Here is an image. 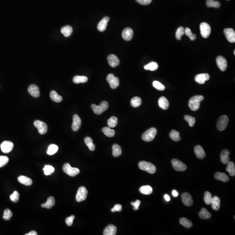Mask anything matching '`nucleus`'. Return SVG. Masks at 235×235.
Here are the masks:
<instances>
[{"label": "nucleus", "mask_w": 235, "mask_h": 235, "mask_svg": "<svg viewBox=\"0 0 235 235\" xmlns=\"http://www.w3.org/2000/svg\"><path fill=\"white\" fill-rule=\"evenodd\" d=\"M234 55H235V50H234Z\"/></svg>", "instance_id": "nucleus-62"}, {"label": "nucleus", "mask_w": 235, "mask_h": 235, "mask_svg": "<svg viewBox=\"0 0 235 235\" xmlns=\"http://www.w3.org/2000/svg\"><path fill=\"white\" fill-rule=\"evenodd\" d=\"M182 201L185 205L187 206H192L193 203V201L190 194L188 193H184L181 195Z\"/></svg>", "instance_id": "nucleus-15"}, {"label": "nucleus", "mask_w": 235, "mask_h": 235, "mask_svg": "<svg viewBox=\"0 0 235 235\" xmlns=\"http://www.w3.org/2000/svg\"><path fill=\"white\" fill-rule=\"evenodd\" d=\"M106 79L112 89H116L119 85V78L115 77L113 74H109L107 77Z\"/></svg>", "instance_id": "nucleus-10"}, {"label": "nucleus", "mask_w": 235, "mask_h": 235, "mask_svg": "<svg viewBox=\"0 0 235 235\" xmlns=\"http://www.w3.org/2000/svg\"><path fill=\"white\" fill-rule=\"evenodd\" d=\"M206 5L209 8L213 7L216 9H218L221 6L220 3L218 1H214V0H207Z\"/></svg>", "instance_id": "nucleus-42"}, {"label": "nucleus", "mask_w": 235, "mask_h": 235, "mask_svg": "<svg viewBox=\"0 0 235 235\" xmlns=\"http://www.w3.org/2000/svg\"><path fill=\"white\" fill-rule=\"evenodd\" d=\"M88 81V78L85 76H75L73 78V81L75 84L86 83Z\"/></svg>", "instance_id": "nucleus-35"}, {"label": "nucleus", "mask_w": 235, "mask_h": 235, "mask_svg": "<svg viewBox=\"0 0 235 235\" xmlns=\"http://www.w3.org/2000/svg\"><path fill=\"white\" fill-rule=\"evenodd\" d=\"M216 61L219 69L223 72L225 71L227 67V63L226 58L222 56H218L216 58Z\"/></svg>", "instance_id": "nucleus-12"}, {"label": "nucleus", "mask_w": 235, "mask_h": 235, "mask_svg": "<svg viewBox=\"0 0 235 235\" xmlns=\"http://www.w3.org/2000/svg\"><path fill=\"white\" fill-rule=\"evenodd\" d=\"M117 228L113 225H110L106 228L103 231L104 235H115L116 234Z\"/></svg>", "instance_id": "nucleus-24"}, {"label": "nucleus", "mask_w": 235, "mask_h": 235, "mask_svg": "<svg viewBox=\"0 0 235 235\" xmlns=\"http://www.w3.org/2000/svg\"><path fill=\"white\" fill-rule=\"evenodd\" d=\"M201 35L204 38H208L211 32L210 25L206 22H203L200 25Z\"/></svg>", "instance_id": "nucleus-8"}, {"label": "nucleus", "mask_w": 235, "mask_h": 235, "mask_svg": "<svg viewBox=\"0 0 235 235\" xmlns=\"http://www.w3.org/2000/svg\"><path fill=\"white\" fill-rule=\"evenodd\" d=\"M212 199V195L211 193L208 191H206L204 195V200L205 203L207 205H210L211 204V200Z\"/></svg>", "instance_id": "nucleus-49"}, {"label": "nucleus", "mask_w": 235, "mask_h": 235, "mask_svg": "<svg viewBox=\"0 0 235 235\" xmlns=\"http://www.w3.org/2000/svg\"><path fill=\"white\" fill-rule=\"evenodd\" d=\"M45 175H48L52 174L55 172V168L52 165H46L43 169Z\"/></svg>", "instance_id": "nucleus-46"}, {"label": "nucleus", "mask_w": 235, "mask_h": 235, "mask_svg": "<svg viewBox=\"0 0 235 235\" xmlns=\"http://www.w3.org/2000/svg\"><path fill=\"white\" fill-rule=\"evenodd\" d=\"M61 32L65 37H68L73 33V29L71 26L66 25L61 28Z\"/></svg>", "instance_id": "nucleus-30"}, {"label": "nucleus", "mask_w": 235, "mask_h": 235, "mask_svg": "<svg viewBox=\"0 0 235 235\" xmlns=\"http://www.w3.org/2000/svg\"><path fill=\"white\" fill-rule=\"evenodd\" d=\"M227 1H229V0H227Z\"/></svg>", "instance_id": "nucleus-63"}, {"label": "nucleus", "mask_w": 235, "mask_h": 235, "mask_svg": "<svg viewBox=\"0 0 235 235\" xmlns=\"http://www.w3.org/2000/svg\"><path fill=\"white\" fill-rule=\"evenodd\" d=\"M139 191L145 195H150L152 193V188L149 185H145L141 187Z\"/></svg>", "instance_id": "nucleus-39"}, {"label": "nucleus", "mask_w": 235, "mask_h": 235, "mask_svg": "<svg viewBox=\"0 0 235 235\" xmlns=\"http://www.w3.org/2000/svg\"><path fill=\"white\" fill-rule=\"evenodd\" d=\"M210 204H211L212 208L213 210L216 211L219 210L220 207V200L219 197L217 196H214L212 199Z\"/></svg>", "instance_id": "nucleus-26"}, {"label": "nucleus", "mask_w": 235, "mask_h": 235, "mask_svg": "<svg viewBox=\"0 0 235 235\" xmlns=\"http://www.w3.org/2000/svg\"><path fill=\"white\" fill-rule=\"evenodd\" d=\"M224 33L228 42L232 43L235 42V32L234 29L232 28H226L224 30Z\"/></svg>", "instance_id": "nucleus-13"}, {"label": "nucleus", "mask_w": 235, "mask_h": 235, "mask_svg": "<svg viewBox=\"0 0 235 235\" xmlns=\"http://www.w3.org/2000/svg\"><path fill=\"white\" fill-rule=\"evenodd\" d=\"M228 117L226 115H223L218 119L217 123V128L219 131L225 129L229 123Z\"/></svg>", "instance_id": "nucleus-7"}, {"label": "nucleus", "mask_w": 235, "mask_h": 235, "mask_svg": "<svg viewBox=\"0 0 235 235\" xmlns=\"http://www.w3.org/2000/svg\"><path fill=\"white\" fill-rule=\"evenodd\" d=\"M88 195V191L85 187L81 186L78 190L76 195V200L78 202L84 201L86 199Z\"/></svg>", "instance_id": "nucleus-9"}, {"label": "nucleus", "mask_w": 235, "mask_h": 235, "mask_svg": "<svg viewBox=\"0 0 235 235\" xmlns=\"http://www.w3.org/2000/svg\"><path fill=\"white\" fill-rule=\"evenodd\" d=\"M37 234L35 231H32L29 232L28 234H26L25 235H37Z\"/></svg>", "instance_id": "nucleus-59"}, {"label": "nucleus", "mask_w": 235, "mask_h": 235, "mask_svg": "<svg viewBox=\"0 0 235 235\" xmlns=\"http://www.w3.org/2000/svg\"><path fill=\"white\" fill-rule=\"evenodd\" d=\"M170 136L171 139L174 141H180L181 140L180 133L175 130H173L170 132Z\"/></svg>", "instance_id": "nucleus-37"}, {"label": "nucleus", "mask_w": 235, "mask_h": 235, "mask_svg": "<svg viewBox=\"0 0 235 235\" xmlns=\"http://www.w3.org/2000/svg\"><path fill=\"white\" fill-rule=\"evenodd\" d=\"M12 213L11 211L9 209H5L4 213L3 218L4 220H9L11 219V218L12 216Z\"/></svg>", "instance_id": "nucleus-52"}, {"label": "nucleus", "mask_w": 235, "mask_h": 235, "mask_svg": "<svg viewBox=\"0 0 235 235\" xmlns=\"http://www.w3.org/2000/svg\"><path fill=\"white\" fill-rule=\"evenodd\" d=\"M137 2L142 5H148L152 1V0H136Z\"/></svg>", "instance_id": "nucleus-57"}, {"label": "nucleus", "mask_w": 235, "mask_h": 235, "mask_svg": "<svg viewBox=\"0 0 235 235\" xmlns=\"http://www.w3.org/2000/svg\"><path fill=\"white\" fill-rule=\"evenodd\" d=\"M184 33L185 35H187V36L190 37V40H191V41H194V40L196 39V34H193L192 33L191 30H190V28H189V27H186V28L185 29Z\"/></svg>", "instance_id": "nucleus-47"}, {"label": "nucleus", "mask_w": 235, "mask_h": 235, "mask_svg": "<svg viewBox=\"0 0 235 235\" xmlns=\"http://www.w3.org/2000/svg\"><path fill=\"white\" fill-rule=\"evenodd\" d=\"M102 132L104 133L106 136L109 137H113L115 135V131L114 130L108 127H105L102 129Z\"/></svg>", "instance_id": "nucleus-38"}, {"label": "nucleus", "mask_w": 235, "mask_h": 235, "mask_svg": "<svg viewBox=\"0 0 235 235\" xmlns=\"http://www.w3.org/2000/svg\"><path fill=\"white\" fill-rule=\"evenodd\" d=\"M229 155H230V152L228 149H225L223 150L220 154V160L221 162L224 164H227L229 161Z\"/></svg>", "instance_id": "nucleus-22"}, {"label": "nucleus", "mask_w": 235, "mask_h": 235, "mask_svg": "<svg viewBox=\"0 0 235 235\" xmlns=\"http://www.w3.org/2000/svg\"><path fill=\"white\" fill-rule=\"evenodd\" d=\"M29 94L34 98H38L40 95V89L39 87L35 85H31L28 88Z\"/></svg>", "instance_id": "nucleus-17"}, {"label": "nucleus", "mask_w": 235, "mask_h": 235, "mask_svg": "<svg viewBox=\"0 0 235 235\" xmlns=\"http://www.w3.org/2000/svg\"><path fill=\"white\" fill-rule=\"evenodd\" d=\"M185 29L183 27H179L176 31L175 33V36L178 40H180L182 39V36H183L184 33Z\"/></svg>", "instance_id": "nucleus-50"}, {"label": "nucleus", "mask_w": 235, "mask_h": 235, "mask_svg": "<svg viewBox=\"0 0 235 235\" xmlns=\"http://www.w3.org/2000/svg\"><path fill=\"white\" fill-rule=\"evenodd\" d=\"M18 181L21 183L27 186L31 185L32 184V181L30 178L24 175L19 176L18 178Z\"/></svg>", "instance_id": "nucleus-29"}, {"label": "nucleus", "mask_w": 235, "mask_h": 235, "mask_svg": "<svg viewBox=\"0 0 235 235\" xmlns=\"http://www.w3.org/2000/svg\"><path fill=\"white\" fill-rule=\"evenodd\" d=\"M75 218V216H71L70 217H68L65 220L66 224L68 226H70L73 225V220Z\"/></svg>", "instance_id": "nucleus-55"}, {"label": "nucleus", "mask_w": 235, "mask_h": 235, "mask_svg": "<svg viewBox=\"0 0 235 235\" xmlns=\"http://www.w3.org/2000/svg\"><path fill=\"white\" fill-rule=\"evenodd\" d=\"M81 124V119L77 114L74 115L73 117V123L72 129L74 132L78 131L80 129Z\"/></svg>", "instance_id": "nucleus-16"}, {"label": "nucleus", "mask_w": 235, "mask_h": 235, "mask_svg": "<svg viewBox=\"0 0 235 235\" xmlns=\"http://www.w3.org/2000/svg\"><path fill=\"white\" fill-rule=\"evenodd\" d=\"M209 79L210 76L207 73L198 74L195 77V81L200 84H204L206 81H208Z\"/></svg>", "instance_id": "nucleus-18"}, {"label": "nucleus", "mask_w": 235, "mask_h": 235, "mask_svg": "<svg viewBox=\"0 0 235 235\" xmlns=\"http://www.w3.org/2000/svg\"><path fill=\"white\" fill-rule=\"evenodd\" d=\"M142 101L140 98L139 97H135L132 99L131 101V104L134 108H137L141 105Z\"/></svg>", "instance_id": "nucleus-40"}, {"label": "nucleus", "mask_w": 235, "mask_h": 235, "mask_svg": "<svg viewBox=\"0 0 235 235\" xmlns=\"http://www.w3.org/2000/svg\"><path fill=\"white\" fill-rule=\"evenodd\" d=\"M133 30L130 27L125 28L122 32V37L126 41H130L133 37Z\"/></svg>", "instance_id": "nucleus-19"}, {"label": "nucleus", "mask_w": 235, "mask_h": 235, "mask_svg": "<svg viewBox=\"0 0 235 235\" xmlns=\"http://www.w3.org/2000/svg\"><path fill=\"white\" fill-rule=\"evenodd\" d=\"M14 147V144L11 142L4 141L1 145V150L5 153H8L12 150Z\"/></svg>", "instance_id": "nucleus-14"}, {"label": "nucleus", "mask_w": 235, "mask_h": 235, "mask_svg": "<svg viewBox=\"0 0 235 235\" xmlns=\"http://www.w3.org/2000/svg\"><path fill=\"white\" fill-rule=\"evenodd\" d=\"M139 167L140 170L145 171L149 173L154 174L156 171V168L153 164L145 161H141L139 163Z\"/></svg>", "instance_id": "nucleus-3"}, {"label": "nucleus", "mask_w": 235, "mask_h": 235, "mask_svg": "<svg viewBox=\"0 0 235 235\" xmlns=\"http://www.w3.org/2000/svg\"><path fill=\"white\" fill-rule=\"evenodd\" d=\"M157 133V130L154 127L150 128L142 134V138L144 141L151 142L154 140Z\"/></svg>", "instance_id": "nucleus-2"}, {"label": "nucleus", "mask_w": 235, "mask_h": 235, "mask_svg": "<svg viewBox=\"0 0 235 235\" xmlns=\"http://www.w3.org/2000/svg\"><path fill=\"white\" fill-rule=\"evenodd\" d=\"M50 97L53 101L56 102H61L63 100V97L57 94L56 91H52L50 93Z\"/></svg>", "instance_id": "nucleus-33"}, {"label": "nucleus", "mask_w": 235, "mask_h": 235, "mask_svg": "<svg viewBox=\"0 0 235 235\" xmlns=\"http://www.w3.org/2000/svg\"><path fill=\"white\" fill-rule=\"evenodd\" d=\"M159 67L158 64L155 62H151L144 66V69L146 70H150L155 71L157 70Z\"/></svg>", "instance_id": "nucleus-43"}, {"label": "nucleus", "mask_w": 235, "mask_h": 235, "mask_svg": "<svg viewBox=\"0 0 235 235\" xmlns=\"http://www.w3.org/2000/svg\"><path fill=\"white\" fill-rule=\"evenodd\" d=\"M172 195L174 197H177V196H178V193L175 190H173L172 192Z\"/></svg>", "instance_id": "nucleus-60"}, {"label": "nucleus", "mask_w": 235, "mask_h": 235, "mask_svg": "<svg viewBox=\"0 0 235 235\" xmlns=\"http://www.w3.org/2000/svg\"><path fill=\"white\" fill-rule=\"evenodd\" d=\"M122 153L121 148L118 144H114L112 146V154L115 157H119Z\"/></svg>", "instance_id": "nucleus-34"}, {"label": "nucleus", "mask_w": 235, "mask_h": 235, "mask_svg": "<svg viewBox=\"0 0 235 235\" xmlns=\"http://www.w3.org/2000/svg\"><path fill=\"white\" fill-rule=\"evenodd\" d=\"M164 198L167 201H170V196L168 195H164Z\"/></svg>", "instance_id": "nucleus-61"}, {"label": "nucleus", "mask_w": 235, "mask_h": 235, "mask_svg": "<svg viewBox=\"0 0 235 235\" xmlns=\"http://www.w3.org/2000/svg\"><path fill=\"white\" fill-rule=\"evenodd\" d=\"M199 216L203 219H208L211 217V214L206 208H202L199 212Z\"/></svg>", "instance_id": "nucleus-31"}, {"label": "nucleus", "mask_w": 235, "mask_h": 235, "mask_svg": "<svg viewBox=\"0 0 235 235\" xmlns=\"http://www.w3.org/2000/svg\"><path fill=\"white\" fill-rule=\"evenodd\" d=\"M172 164L174 169L177 171L183 172L187 169V165L178 159L172 160Z\"/></svg>", "instance_id": "nucleus-6"}, {"label": "nucleus", "mask_w": 235, "mask_h": 235, "mask_svg": "<svg viewBox=\"0 0 235 235\" xmlns=\"http://www.w3.org/2000/svg\"><path fill=\"white\" fill-rule=\"evenodd\" d=\"M141 202L140 200H136L135 202H131V205L134 206L133 209L135 210H137L139 209V207L140 204Z\"/></svg>", "instance_id": "nucleus-56"}, {"label": "nucleus", "mask_w": 235, "mask_h": 235, "mask_svg": "<svg viewBox=\"0 0 235 235\" xmlns=\"http://www.w3.org/2000/svg\"><path fill=\"white\" fill-rule=\"evenodd\" d=\"M63 170L67 174L72 177H75L80 173L79 169L71 167L69 163H65L64 165Z\"/></svg>", "instance_id": "nucleus-5"}, {"label": "nucleus", "mask_w": 235, "mask_h": 235, "mask_svg": "<svg viewBox=\"0 0 235 235\" xmlns=\"http://www.w3.org/2000/svg\"><path fill=\"white\" fill-rule=\"evenodd\" d=\"M55 205V199L53 197L50 196L48 197V199H47V201L45 203L42 204L41 206L42 208H52V207H53Z\"/></svg>", "instance_id": "nucleus-28"}, {"label": "nucleus", "mask_w": 235, "mask_h": 235, "mask_svg": "<svg viewBox=\"0 0 235 235\" xmlns=\"http://www.w3.org/2000/svg\"><path fill=\"white\" fill-rule=\"evenodd\" d=\"M152 85L155 88L159 91H164L165 89V86L161 83L157 81H155L152 83Z\"/></svg>", "instance_id": "nucleus-51"}, {"label": "nucleus", "mask_w": 235, "mask_h": 235, "mask_svg": "<svg viewBox=\"0 0 235 235\" xmlns=\"http://www.w3.org/2000/svg\"><path fill=\"white\" fill-rule=\"evenodd\" d=\"M9 158L6 156H0V168L3 167L9 162Z\"/></svg>", "instance_id": "nucleus-53"}, {"label": "nucleus", "mask_w": 235, "mask_h": 235, "mask_svg": "<svg viewBox=\"0 0 235 235\" xmlns=\"http://www.w3.org/2000/svg\"><path fill=\"white\" fill-rule=\"evenodd\" d=\"M58 150V147L57 145H55V144H52V145H49L47 149V154L49 155H53L55 154Z\"/></svg>", "instance_id": "nucleus-44"}, {"label": "nucleus", "mask_w": 235, "mask_h": 235, "mask_svg": "<svg viewBox=\"0 0 235 235\" xmlns=\"http://www.w3.org/2000/svg\"><path fill=\"white\" fill-rule=\"evenodd\" d=\"M118 119L116 117L112 116L108 120V125L110 128H114L117 125Z\"/></svg>", "instance_id": "nucleus-45"}, {"label": "nucleus", "mask_w": 235, "mask_h": 235, "mask_svg": "<svg viewBox=\"0 0 235 235\" xmlns=\"http://www.w3.org/2000/svg\"><path fill=\"white\" fill-rule=\"evenodd\" d=\"M227 165L226 170L228 172L231 176H234L235 175V166L234 163L232 162L229 161L227 164Z\"/></svg>", "instance_id": "nucleus-32"}, {"label": "nucleus", "mask_w": 235, "mask_h": 235, "mask_svg": "<svg viewBox=\"0 0 235 235\" xmlns=\"http://www.w3.org/2000/svg\"><path fill=\"white\" fill-rule=\"evenodd\" d=\"M184 119L188 122L190 127H193L194 126L195 123V118L189 115H185L184 116Z\"/></svg>", "instance_id": "nucleus-48"}, {"label": "nucleus", "mask_w": 235, "mask_h": 235, "mask_svg": "<svg viewBox=\"0 0 235 235\" xmlns=\"http://www.w3.org/2000/svg\"><path fill=\"white\" fill-rule=\"evenodd\" d=\"M194 152L197 158L201 160L204 159L206 155L203 149L200 145H196L195 147Z\"/></svg>", "instance_id": "nucleus-21"}, {"label": "nucleus", "mask_w": 235, "mask_h": 235, "mask_svg": "<svg viewBox=\"0 0 235 235\" xmlns=\"http://www.w3.org/2000/svg\"><path fill=\"white\" fill-rule=\"evenodd\" d=\"M115 210V212H121L122 210V206L120 204H116L113 208Z\"/></svg>", "instance_id": "nucleus-58"}, {"label": "nucleus", "mask_w": 235, "mask_h": 235, "mask_svg": "<svg viewBox=\"0 0 235 235\" xmlns=\"http://www.w3.org/2000/svg\"><path fill=\"white\" fill-rule=\"evenodd\" d=\"M109 21V18L108 17H105L103 18L98 23V25L97 28L98 31L101 32L105 31L106 29L107 26L108 22Z\"/></svg>", "instance_id": "nucleus-23"}, {"label": "nucleus", "mask_w": 235, "mask_h": 235, "mask_svg": "<svg viewBox=\"0 0 235 235\" xmlns=\"http://www.w3.org/2000/svg\"><path fill=\"white\" fill-rule=\"evenodd\" d=\"M108 61L110 65L112 68L116 67L120 64L119 59L115 55H110L108 57Z\"/></svg>", "instance_id": "nucleus-20"}, {"label": "nucleus", "mask_w": 235, "mask_h": 235, "mask_svg": "<svg viewBox=\"0 0 235 235\" xmlns=\"http://www.w3.org/2000/svg\"><path fill=\"white\" fill-rule=\"evenodd\" d=\"M180 224L186 228H190L193 226V223L189 219L185 218H182L180 220Z\"/></svg>", "instance_id": "nucleus-36"}, {"label": "nucleus", "mask_w": 235, "mask_h": 235, "mask_svg": "<svg viewBox=\"0 0 235 235\" xmlns=\"http://www.w3.org/2000/svg\"><path fill=\"white\" fill-rule=\"evenodd\" d=\"M204 98L202 96H195L190 98L189 101V106L190 109L196 111L199 109L200 102L203 101Z\"/></svg>", "instance_id": "nucleus-1"}, {"label": "nucleus", "mask_w": 235, "mask_h": 235, "mask_svg": "<svg viewBox=\"0 0 235 235\" xmlns=\"http://www.w3.org/2000/svg\"><path fill=\"white\" fill-rule=\"evenodd\" d=\"M109 108V104L107 101H103L101 102L99 106H97L95 104L91 105V108L94 113L97 115H100L106 111Z\"/></svg>", "instance_id": "nucleus-4"}, {"label": "nucleus", "mask_w": 235, "mask_h": 235, "mask_svg": "<svg viewBox=\"0 0 235 235\" xmlns=\"http://www.w3.org/2000/svg\"><path fill=\"white\" fill-rule=\"evenodd\" d=\"M85 142L87 146L88 147L91 151H94L96 149L95 145L93 144V140L90 137H86L85 139Z\"/></svg>", "instance_id": "nucleus-41"}, {"label": "nucleus", "mask_w": 235, "mask_h": 235, "mask_svg": "<svg viewBox=\"0 0 235 235\" xmlns=\"http://www.w3.org/2000/svg\"><path fill=\"white\" fill-rule=\"evenodd\" d=\"M159 106L163 110H166L169 108L170 103L168 99L165 97H161L158 101Z\"/></svg>", "instance_id": "nucleus-25"}, {"label": "nucleus", "mask_w": 235, "mask_h": 235, "mask_svg": "<svg viewBox=\"0 0 235 235\" xmlns=\"http://www.w3.org/2000/svg\"><path fill=\"white\" fill-rule=\"evenodd\" d=\"M215 178L218 180L221 181V182L226 183L229 181V177L225 173L219 172H217L215 175Z\"/></svg>", "instance_id": "nucleus-27"}, {"label": "nucleus", "mask_w": 235, "mask_h": 235, "mask_svg": "<svg viewBox=\"0 0 235 235\" xmlns=\"http://www.w3.org/2000/svg\"><path fill=\"white\" fill-rule=\"evenodd\" d=\"M34 126L38 130V132L41 135L45 134L47 131V125L45 122L39 120H36L34 121Z\"/></svg>", "instance_id": "nucleus-11"}, {"label": "nucleus", "mask_w": 235, "mask_h": 235, "mask_svg": "<svg viewBox=\"0 0 235 235\" xmlns=\"http://www.w3.org/2000/svg\"><path fill=\"white\" fill-rule=\"evenodd\" d=\"M10 199L14 203H17L19 199V193L17 191H14L13 193L10 195Z\"/></svg>", "instance_id": "nucleus-54"}]
</instances>
